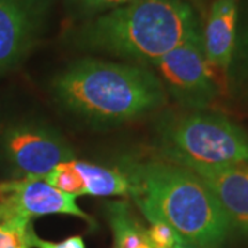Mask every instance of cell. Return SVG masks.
Wrapping results in <instances>:
<instances>
[{"instance_id":"6da1fadb","label":"cell","mask_w":248,"mask_h":248,"mask_svg":"<svg viewBox=\"0 0 248 248\" xmlns=\"http://www.w3.org/2000/svg\"><path fill=\"white\" fill-rule=\"evenodd\" d=\"M122 171L130 196L149 222H166L196 248H215L226 239L231 221L192 170L166 159L127 160Z\"/></svg>"},{"instance_id":"7a4b0ae2","label":"cell","mask_w":248,"mask_h":248,"mask_svg":"<svg viewBox=\"0 0 248 248\" xmlns=\"http://www.w3.org/2000/svg\"><path fill=\"white\" fill-rule=\"evenodd\" d=\"M60 105L93 123H125L163 107L167 93L145 66L81 58L54 79Z\"/></svg>"},{"instance_id":"3957f363","label":"cell","mask_w":248,"mask_h":248,"mask_svg":"<svg viewBox=\"0 0 248 248\" xmlns=\"http://www.w3.org/2000/svg\"><path fill=\"white\" fill-rule=\"evenodd\" d=\"M200 33L193 9L184 0H135L90 18L78 28L81 48L151 63Z\"/></svg>"},{"instance_id":"277c9868","label":"cell","mask_w":248,"mask_h":248,"mask_svg":"<svg viewBox=\"0 0 248 248\" xmlns=\"http://www.w3.org/2000/svg\"><path fill=\"white\" fill-rule=\"evenodd\" d=\"M159 134L163 155L177 164L248 167L247 133L223 116H172L161 124Z\"/></svg>"},{"instance_id":"5b68a950","label":"cell","mask_w":248,"mask_h":248,"mask_svg":"<svg viewBox=\"0 0 248 248\" xmlns=\"http://www.w3.org/2000/svg\"><path fill=\"white\" fill-rule=\"evenodd\" d=\"M0 153L18 179L45 178L58 164L75 160L69 143L51 127L17 122L0 133Z\"/></svg>"},{"instance_id":"8992f818","label":"cell","mask_w":248,"mask_h":248,"mask_svg":"<svg viewBox=\"0 0 248 248\" xmlns=\"http://www.w3.org/2000/svg\"><path fill=\"white\" fill-rule=\"evenodd\" d=\"M151 66L166 93L182 107L203 109L215 98L217 86L200 33L151 62Z\"/></svg>"},{"instance_id":"52a82bcc","label":"cell","mask_w":248,"mask_h":248,"mask_svg":"<svg viewBox=\"0 0 248 248\" xmlns=\"http://www.w3.org/2000/svg\"><path fill=\"white\" fill-rule=\"evenodd\" d=\"M53 0H0V72L16 68L37 45Z\"/></svg>"},{"instance_id":"ba28073f","label":"cell","mask_w":248,"mask_h":248,"mask_svg":"<svg viewBox=\"0 0 248 248\" xmlns=\"http://www.w3.org/2000/svg\"><path fill=\"white\" fill-rule=\"evenodd\" d=\"M6 199L18 217L29 221L42 215L65 214L91 222V218L76 203V196L63 193L43 178L13 179Z\"/></svg>"},{"instance_id":"9c48e42d","label":"cell","mask_w":248,"mask_h":248,"mask_svg":"<svg viewBox=\"0 0 248 248\" xmlns=\"http://www.w3.org/2000/svg\"><path fill=\"white\" fill-rule=\"evenodd\" d=\"M211 189L231 221L232 228L248 232V167L244 166H184Z\"/></svg>"},{"instance_id":"30bf717a","label":"cell","mask_w":248,"mask_h":248,"mask_svg":"<svg viewBox=\"0 0 248 248\" xmlns=\"http://www.w3.org/2000/svg\"><path fill=\"white\" fill-rule=\"evenodd\" d=\"M237 0H215L204 29L203 46L210 65L226 72L236 46Z\"/></svg>"},{"instance_id":"8fae6325","label":"cell","mask_w":248,"mask_h":248,"mask_svg":"<svg viewBox=\"0 0 248 248\" xmlns=\"http://www.w3.org/2000/svg\"><path fill=\"white\" fill-rule=\"evenodd\" d=\"M73 166L83 179L84 196H130V182L122 170L108 169L78 160H73Z\"/></svg>"},{"instance_id":"7c38bea8","label":"cell","mask_w":248,"mask_h":248,"mask_svg":"<svg viewBox=\"0 0 248 248\" xmlns=\"http://www.w3.org/2000/svg\"><path fill=\"white\" fill-rule=\"evenodd\" d=\"M108 218L113 231L116 248H153L145 229L130 213L128 205L123 202L107 204Z\"/></svg>"},{"instance_id":"4fadbf2b","label":"cell","mask_w":248,"mask_h":248,"mask_svg":"<svg viewBox=\"0 0 248 248\" xmlns=\"http://www.w3.org/2000/svg\"><path fill=\"white\" fill-rule=\"evenodd\" d=\"M43 179L47 184L57 187L63 193L76 196V197L84 195V184L78 170L73 166V160L58 164Z\"/></svg>"},{"instance_id":"5bb4252c","label":"cell","mask_w":248,"mask_h":248,"mask_svg":"<svg viewBox=\"0 0 248 248\" xmlns=\"http://www.w3.org/2000/svg\"><path fill=\"white\" fill-rule=\"evenodd\" d=\"M32 223L25 218L0 219V248H31Z\"/></svg>"},{"instance_id":"9a60e30c","label":"cell","mask_w":248,"mask_h":248,"mask_svg":"<svg viewBox=\"0 0 248 248\" xmlns=\"http://www.w3.org/2000/svg\"><path fill=\"white\" fill-rule=\"evenodd\" d=\"M133 1L135 0H66L68 9L83 18H93Z\"/></svg>"},{"instance_id":"2e32d148","label":"cell","mask_w":248,"mask_h":248,"mask_svg":"<svg viewBox=\"0 0 248 248\" xmlns=\"http://www.w3.org/2000/svg\"><path fill=\"white\" fill-rule=\"evenodd\" d=\"M148 237L153 248H178L186 243L178 232H175L166 222L153 221L148 229Z\"/></svg>"},{"instance_id":"e0dca14e","label":"cell","mask_w":248,"mask_h":248,"mask_svg":"<svg viewBox=\"0 0 248 248\" xmlns=\"http://www.w3.org/2000/svg\"><path fill=\"white\" fill-rule=\"evenodd\" d=\"M29 246L35 248H86V243L80 236H72L58 243L47 241V240L40 239L32 228L29 232Z\"/></svg>"},{"instance_id":"ac0fdd59","label":"cell","mask_w":248,"mask_h":248,"mask_svg":"<svg viewBox=\"0 0 248 248\" xmlns=\"http://www.w3.org/2000/svg\"><path fill=\"white\" fill-rule=\"evenodd\" d=\"M10 190V181L6 182H0V197H3L4 195H7Z\"/></svg>"},{"instance_id":"d6986e66","label":"cell","mask_w":248,"mask_h":248,"mask_svg":"<svg viewBox=\"0 0 248 248\" xmlns=\"http://www.w3.org/2000/svg\"><path fill=\"white\" fill-rule=\"evenodd\" d=\"M178 248H196V247H193V246H190L189 243H184L182 246H179V247H178Z\"/></svg>"},{"instance_id":"ffe728a7","label":"cell","mask_w":248,"mask_h":248,"mask_svg":"<svg viewBox=\"0 0 248 248\" xmlns=\"http://www.w3.org/2000/svg\"><path fill=\"white\" fill-rule=\"evenodd\" d=\"M115 248H116V247H115Z\"/></svg>"}]
</instances>
